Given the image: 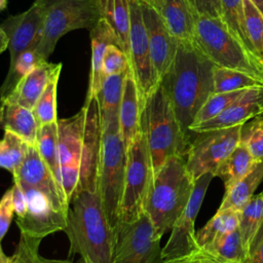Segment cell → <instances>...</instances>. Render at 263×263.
<instances>
[{
    "label": "cell",
    "instance_id": "74e56055",
    "mask_svg": "<svg viewBox=\"0 0 263 263\" xmlns=\"http://www.w3.org/2000/svg\"><path fill=\"white\" fill-rule=\"evenodd\" d=\"M243 12L248 37L261 60L263 54V12L251 0H243Z\"/></svg>",
    "mask_w": 263,
    "mask_h": 263
},
{
    "label": "cell",
    "instance_id": "5b68a950",
    "mask_svg": "<svg viewBox=\"0 0 263 263\" xmlns=\"http://www.w3.org/2000/svg\"><path fill=\"white\" fill-rule=\"evenodd\" d=\"M102 151L100 193L102 204L112 228L118 222L126 165V147L119 128V113L101 114Z\"/></svg>",
    "mask_w": 263,
    "mask_h": 263
},
{
    "label": "cell",
    "instance_id": "7dc6e473",
    "mask_svg": "<svg viewBox=\"0 0 263 263\" xmlns=\"http://www.w3.org/2000/svg\"><path fill=\"white\" fill-rule=\"evenodd\" d=\"M7 46H8V39L5 35V33L3 32V30L0 28V54L5 49H7Z\"/></svg>",
    "mask_w": 263,
    "mask_h": 263
},
{
    "label": "cell",
    "instance_id": "7c38bea8",
    "mask_svg": "<svg viewBox=\"0 0 263 263\" xmlns=\"http://www.w3.org/2000/svg\"><path fill=\"white\" fill-rule=\"evenodd\" d=\"M128 58L142 107L146 98L159 84V80L153 69L147 30L143 21L141 5L137 0H130Z\"/></svg>",
    "mask_w": 263,
    "mask_h": 263
},
{
    "label": "cell",
    "instance_id": "ab89813d",
    "mask_svg": "<svg viewBox=\"0 0 263 263\" xmlns=\"http://www.w3.org/2000/svg\"><path fill=\"white\" fill-rule=\"evenodd\" d=\"M41 238L21 233V238L13 258L18 263H71L69 260L47 259L39 254Z\"/></svg>",
    "mask_w": 263,
    "mask_h": 263
},
{
    "label": "cell",
    "instance_id": "484cf974",
    "mask_svg": "<svg viewBox=\"0 0 263 263\" xmlns=\"http://www.w3.org/2000/svg\"><path fill=\"white\" fill-rule=\"evenodd\" d=\"M258 161L254 159L246 145L238 142L233 151L219 165L215 172V177H219L224 182L225 191L229 190L241 178L248 175Z\"/></svg>",
    "mask_w": 263,
    "mask_h": 263
},
{
    "label": "cell",
    "instance_id": "f546056e",
    "mask_svg": "<svg viewBox=\"0 0 263 263\" xmlns=\"http://www.w3.org/2000/svg\"><path fill=\"white\" fill-rule=\"evenodd\" d=\"M200 249L222 263H243L247 255L238 227Z\"/></svg>",
    "mask_w": 263,
    "mask_h": 263
},
{
    "label": "cell",
    "instance_id": "6da1fadb",
    "mask_svg": "<svg viewBox=\"0 0 263 263\" xmlns=\"http://www.w3.org/2000/svg\"><path fill=\"white\" fill-rule=\"evenodd\" d=\"M215 67L194 41H179L176 55L159 82L189 146L193 140L190 126L201 106L214 93Z\"/></svg>",
    "mask_w": 263,
    "mask_h": 263
},
{
    "label": "cell",
    "instance_id": "f1b7e54d",
    "mask_svg": "<svg viewBox=\"0 0 263 263\" xmlns=\"http://www.w3.org/2000/svg\"><path fill=\"white\" fill-rule=\"evenodd\" d=\"M240 211H217L216 215L195 233L198 248H202L238 227Z\"/></svg>",
    "mask_w": 263,
    "mask_h": 263
},
{
    "label": "cell",
    "instance_id": "8fae6325",
    "mask_svg": "<svg viewBox=\"0 0 263 263\" xmlns=\"http://www.w3.org/2000/svg\"><path fill=\"white\" fill-rule=\"evenodd\" d=\"M86 110L83 106L75 115L58 119V147L62 182L68 203L74 196L80 172Z\"/></svg>",
    "mask_w": 263,
    "mask_h": 263
},
{
    "label": "cell",
    "instance_id": "44dd1931",
    "mask_svg": "<svg viewBox=\"0 0 263 263\" xmlns=\"http://www.w3.org/2000/svg\"><path fill=\"white\" fill-rule=\"evenodd\" d=\"M155 9L178 41H194L198 15L188 0H159Z\"/></svg>",
    "mask_w": 263,
    "mask_h": 263
},
{
    "label": "cell",
    "instance_id": "8d00e7d4",
    "mask_svg": "<svg viewBox=\"0 0 263 263\" xmlns=\"http://www.w3.org/2000/svg\"><path fill=\"white\" fill-rule=\"evenodd\" d=\"M60 75L53 77L36 102L33 113L39 126L57 122V88Z\"/></svg>",
    "mask_w": 263,
    "mask_h": 263
},
{
    "label": "cell",
    "instance_id": "d590c367",
    "mask_svg": "<svg viewBox=\"0 0 263 263\" xmlns=\"http://www.w3.org/2000/svg\"><path fill=\"white\" fill-rule=\"evenodd\" d=\"M249 89V88H248ZM247 89H239L234 91H226V92H214L209 97V99L201 106L199 111L197 112L194 122L190 126V128L194 125L208 121L212 118L217 117L223 111H225L232 103H234L240 96H242ZM191 132V130H190Z\"/></svg>",
    "mask_w": 263,
    "mask_h": 263
},
{
    "label": "cell",
    "instance_id": "4316f807",
    "mask_svg": "<svg viewBox=\"0 0 263 263\" xmlns=\"http://www.w3.org/2000/svg\"><path fill=\"white\" fill-rule=\"evenodd\" d=\"M263 180V161H258L253 170L225 191L218 211H240L253 197L255 190Z\"/></svg>",
    "mask_w": 263,
    "mask_h": 263
},
{
    "label": "cell",
    "instance_id": "c3c4849f",
    "mask_svg": "<svg viewBox=\"0 0 263 263\" xmlns=\"http://www.w3.org/2000/svg\"><path fill=\"white\" fill-rule=\"evenodd\" d=\"M13 259L12 257H8L4 254L2 248H1V243H0V263H12Z\"/></svg>",
    "mask_w": 263,
    "mask_h": 263
},
{
    "label": "cell",
    "instance_id": "f6af8a7d",
    "mask_svg": "<svg viewBox=\"0 0 263 263\" xmlns=\"http://www.w3.org/2000/svg\"><path fill=\"white\" fill-rule=\"evenodd\" d=\"M163 263H222V262L217 258H215L214 256H212L211 254L203 251L202 249L198 248L196 251H194L193 253L187 256L164 261Z\"/></svg>",
    "mask_w": 263,
    "mask_h": 263
},
{
    "label": "cell",
    "instance_id": "603a6c76",
    "mask_svg": "<svg viewBox=\"0 0 263 263\" xmlns=\"http://www.w3.org/2000/svg\"><path fill=\"white\" fill-rule=\"evenodd\" d=\"M141 109L138 87L129 66L123 81L119 107V128L126 149L141 129Z\"/></svg>",
    "mask_w": 263,
    "mask_h": 263
},
{
    "label": "cell",
    "instance_id": "4fadbf2b",
    "mask_svg": "<svg viewBox=\"0 0 263 263\" xmlns=\"http://www.w3.org/2000/svg\"><path fill=\"white\" fill-rule=\"evenodd\" d=\"M214 177V174L206 173L195 181L190 199L183 213L174 224L171 236L162 248L163 262L187 256L198 249L195 239L194 222L204 198L206 189Z\"/></svg>",
    "mask_w": 263,
    "mask_h": 263
},
{
    "label": "cell",
    "instance_id": "f35d334b",
    "mask_svg": "<svg viewBox=\"0 0 263 263\" xmlns=\"http://www.w3.org/2000/svg\"><path fill=\"white\" fill-rule=\"evenodd\" d=\"M239 142L247 146L256 161H263V117L258 116L241 124Z\"/></svg>",
    "mask_w": 263,
    "mask_h": 263
},
{
    "label": "cell",
    "instance_id": "83f0119b",
    "mask_svg": "<svg viewBox=\"0 0 263 263\" xmlns=\"http://www.w3.org/2000/svg\"><path fill=\"white\" fill-rule=\"evenodd\" d=\"M35 146L41 158L52 173L57 183L64 190L58 147V121L39 126Z\"/></svg>",
    "mask_w": 263,
    "mask_h": 263
},
{
    "label": "cell",
    "instance_id": "e0dca14e",
    "mask_svg": "<svg viewBox=\"0 0 263 263\" xmlns=\"http://www.w3.org/2000/svg\"><path fill=\"white\" fill-rule=\"evenodd\" d=\"M42 25V10L35 2H33L31 7L26 11L10 15L0 24V28L8 39L7 49L10 55L9 65L13 64L23 51L38 46Z\"/></svg>",
    "mask_w": 263,
    "mask_h": 263
},
{
    "label": "cell",
    "instance_id": "d6986e66",
    "mask_svg": "<svg viewBox=\"0 0 263 263\" xmlns=\"http://www.w3.org/2000/svg\"><path fill=\"white\" fill-rule=\"evenodd\" d=\"M263 115V86L247 89L234 103L217 117L194 125L191 133H201L205 130L231 127L240 125L249 119Z\"/></svg>",
    "mask_w": 263,
    "mask_h": 263
},
{
    "label": "cell",
    "instance_id": "7bdbcfd3",
    "mask_svg": "<svg viewBox=\"0 0 263 263\" xmlns=\"http://www.w3.org/2000/svg\"><path fill=\"white\" fill-rule=\"evenodd\" d=\"M198 16L221 18V0H188Z\"/></svg>",
    "mask_w": 263,
    "mask_h": 263
},
{
    "label": "cell",
    "instance_id": "9c48e42d",
    "mask_svg": "<svg viewBox=\"0 0 263 263\" xmlns=\"http://www.w3.org/2000/svg\"><path fill=\"white\" fill-rule=\"evenodd\" d=\"M160 239L149 216L118 222L113 228L112 263H163Z\"/></svg>",
    "mask_w": 263,
    "mask_h": 263
},
{
    "label": "cell",
    "instance_id": "5bb4252c",
    "mask_svg": "<svg viewBox=\"0 0 263 263\" xmlns=\"http://www.w3.org/2000/svg\"><path fill=\"white\" fill-rule=\"evenodd\" d=\"M83 106L85 107L86 115L79 180L75 194L82 190L96 191L100 189L102 124L99 103L97 98H93L85 101Z\"/></svg>",
    "mask_w": 263,
    "mask_h": 263
},
{
    "label": "cell",
    "instance_id": "1f68e13d",
    "mask_svg": "<svg viewBox=\"0 0 263 263\" xmlns=\"http://www.w3.org/2000/svg\"><path fill=\"white\" fill-rule=\"evenodd\" d=\"M43 62L46 61L37 52L36 48H29L23 51L13 64L9 65L8 73L0 86V99L6 97L23 77Z\"/></svg>",
    "mask_w": 263,
    "mask_h": 263
},
{
    "label": "cell",
    "instance_id": "ba28073f",
    "mask_svg": "<svg viewBox=\"0 0 263 263\" xmlns=\"http://www.w3.org/2000/svg\"><path fill=\"white\" fill-rule=\"evenodd\" d=\"M153 176L149 147L141 128L126 149V165L118 222H133L145 213Z\"/></svg>",
    "mask_w": 263,
    "mask_h": 263
},
{
    "label": "cell",
    "instance_id": "cb8c5ba5",
    "mask_svg": "<svg viewBox=\"0 0 263 263\" xmlns=\"http://www.w3.org/2000/svg\"><path fill=\"white\" fill-rule=\"evenodd\" d=\"M0 128L16 135L28 145H36L39 125L30 109L0 101Z\"/></svg>",
    "mask_w": 263,
    "mask_h": 263
},
{
    "label": "cell",
    "instance_id": "e575fe53",
    "mask_svg": "<svg viewBox=\"0 0 263 263\" xmlns=\"http://www.w3.org/2000/svg\"><path fill=\"white\" fill-rule=\"evenodd\" d=\"M27 146L20 137L5 130L0 140V167L13 175L25 158Z\"/></svg>",
    "mask_w": 263,
    "mask_h": 263
},
{
    "label": "cell",
    "instance_id": "ee69618b",
    "mask_svg": "<svg viewBox=\"0 0 263 263\" xmlns=\"http://www.w3.org/2000/svg\"><path fill=\"white\" fill-rule=\"evenodd\" d=\"M243 263H263V223L247 249Z\"/></svg>",
    "mask_w": 263,
    "mask_h": 263
},
{
    "label": "cell",
    "instance_id": "f907efd6",
    "mask_svg": "<svg viewBox=\"0 0 263 263\" xmlns=\"http://www.w3.org/2000/svg\"><path fill=\"white\" fill-rule=\"evenodd\" d=\"M263 12V0H251Z\"/></svg>",
    "mask_w": 263,
    "mask_h": 263
},
{
    "label": "cell",
    "instance_id": "4dcf8cb0",
    "mask_svg": "<svg viewBox=\"0 0 263 263\" xmlns=\"http://www.w3.org/2000/svg\"><path fill=\"white\" fill-rule=\"evenodd\" d=\"M221 20L225 27L227 28V30L243 46H246L250 51L257 55L255 48L250 42V39L247 34L243 12V0H221Z\"/></svg>",
    "mask_w": 263,
    "mask_h": 263
},
{
    "label": "cell",
    "instance_id": "ffe728a7",
    "mask_svg": "<svg viewBox=\"0 0 263 263\" xmlns=\"http://www.w3.org/2000/svg\"><path fill=\"white\" fill-rule=\"evenodd\" d=\"M61 70V63L53 64L48 61L41 63L23 77L13 89L6 97L0 99V101H7L33 110L49 81L57 75H60Z\"/></svg>",
    "mask_w": 263,
    "mask_h": 263
},
{
    "label": "cell",
    "instance_id": "d4e9b609",
    "mask_svg": "<svg viewBox=\"0 0 263 263\" xmlns=\"http://www.w3.org/2000/svg\"><path fill=\"white\" fill-rule=\"evenodd\" d=\"M98 4L101 17L111 27L120 47L128 55L130 0H98Z\"/></svg>",
    "mask_w": 263,
    "mask_h": 263
},
{
    "label": "cell",
    "instance_id": "7402d4cb",
    "mask_svg": "<svg viewBox=\"0 0 263 263\" xmlns=\"http://www.w3.org/2000/svg\"><path fill=\"white\" fill-rule=\"evenodd\" d=\"M89 36L91 44V60L85 101L96 98L104 82L102 68L107 46L110 44H117L120 46L113 30L103 18H101L97 26L89 31Z\"/></svg>",
    "mask_w": 263,
    "mask_h": 263
},
{
    "label": "cell",
    "instance_id": "8992f818",
    "mask_svg": "<svg viewBox=\"0 0 263 263\" xmlns=\"http://www.w3.org/2000/svg\"><path fill=\"white\" fill-rule=\"evenodd\" d=\"M194 42L215 66L245 72L263 82L261 60L232 36L221 18L198 16Z\"/></svg>",
    "mask_w": 263,
    "mask_h": 263
},
{
    "label": "cell",
    "instance_id": "9a60e30c",
    "mask_svg": "<svg viewBox=\"0 0 263 263\" xmlns=\"http://www.w3.org/2000/svg\"><path fill=\"white\" fill-rule=\"evenodd\" d=\"M17 183L23 188L27 201L26 214L15 218L21 233L42 239L57 231H64L67 225V214L57 210L41 192Z\"/></svg>",
    "mask_w": 263,
    "mask_h": 263
},
{
    "label": "cell",
    "instance_id": "681fc988",
    "mask_svg": "<svg viewBox=\"0 0 263 263\" xmlns=\"http://www.w3.org/2000/svg\"><path fill=\"white\" fill-rule=\"evenodd\" d=\"M137 1L139 3H141V4H146V5H149V6L153 7V8H156L159 0H137Z\"/></svg>",
    "mask_w": 263,
    "mask_h": 263
},
{
    "label": "cell",
    "instance_id": "f5cc1de1",
    "mask_svg": "<svg viewBox=\"0 0 263 263\" xmlns=\"http://www.w3.org/2000/svg\"><path fill=\"white\" fill-rule=\"evenodd\" d=\"M76 263H90L88 260H86V259H84V258H81L80 257V259L76 262Z\"/></svg>",
    "mask_w": 263,
    "mask_h": 263
},
{
    "label": "cell",
    "instance_id": "bcb514c9",
    "mask_svg": "<svg viewBox=\"0 0 263 263\" xmlns=\"http://www.w3.org/2000/svg\"><path fill=\"white\" fill-rule=\"evenodd\" d=\"M11 190H12V201L14 206V214L16 215V218H21L26 214V211H27L26 195L23 188L16 181H13Z\"/></svg>",
    "mask_w": 263,
    "mask_h": 263
},
{
    "label": "cell",
    "instance_id": "816d5d0a",
    "mask_svg": "<svg viewBox=\"0 0 263 263\" xmlns=\"http://www.w3.org/2000/svg\"><path fill=\"white\" fill-rule=\"evenodd\" d=\"M7 6V0H0V12L3 11Z\"/></svg>",
    "mask_w": 263,
    "mask_h": 263
},
{
    "label": "cell",
    "instance_id": "30bf717a",
    "mask_svg": "<svg viewBox=\"0 0 263 263\" xmlns=\"http://www.w3.org/2000/svg\"><path fill=\"white\" fill-rule=\"evenodd\" d=\"M240 127L241 124L196 133L185 158L187 170L194 181L206 173L215 176L219 165L238 144Z\"/></svg>",
    "mask_w": 263,
    "mask_h": 263
},
{
    "label": "cell",
    "instance_id": "ac0fdd59",
    "mask_svg": "<svg viewBox=\"0 0 263 263\" xmlns=\"http://www.w3.org/2000/svg\"><path fill=\"white\" fill-rule=\"evenodd\" d=\"M140 5L147 30L153 69L160 82L176 55L179 41L171 34L155 8L146 4L140 3Z\"/></svg>",
    "mask_w": 263,
    "mask_h": 263
},
{
    "label": "cell",
    "instance_id": "d6a6232c",
    "mask_svg": "<svg viewBox=\"0 0 263 263\" xmlns=\"http://www.w3.org/2000/svg\"><path fill=\"white\" fill-rule=\"evenodd\" d=\"M263 223V191L248 201L240 210L238 230L246 250Z\"/></svg>",
    "mask_w": 263,
    "mask_h": 263
},
{
    "label": "cell",
    "instance_id": "3957f363",
    "mask_svg": "<svg viewBox=\"0 0 263 263\" xmlns=\"http://www.w3.org/2000/svg\"><path fill=\"white\" fill-rule=\"evenodd\" d=\"M195 181L182 156H172L154 173L145 204L156 235L161 238L172 230L186 208L193 192Z\"/></svg>",
    "mask_w": 263,
    "mask_h": 263
},
{
    "label": "cell",
    "instance_id": "11a10c76",
    "mask_svg": "<svg viewBox=\"0 0 263 263\" xmlns=\"http://www.w3.org/2000/svg\"><path fill=\"white\" fill-rule=\"evenodd\" d=\"M261 62H262V64H263V54H262V57H261Z\"/></svg>",
    "mask_w": 263,
    "mask_h": 263
},
{
    "label": "cell",
    "instance_id": "52a82bcc",
    "mask_svg": "<svg viewBox=\"0 0 263 263\" xmlns=\"http://www.w3.org/2000/svg\"><path fill=\"white\" fill-rule=\"evenodd\" d=\"M42 10L43 25L37 52L47 61L61 37L67 33L93 29L101 17L98 0H35Z\"/></svg>",
    "mask_w": 263,
    "mask_h": 263
},
{
    "label": "cell",
    "instance_id": "60d3db41",
    "mask_svg": "<svg viewBox=\"0 0 263 263\" xmlns=\"http://www.w3.org/2000/svg\"><path fill=\"white\" fill-rule=\"evenodd\" d=\"M129 59L126 52L117 44L107 46L103 60V78L118 75L129 68Z\"/></svg>",
    "mask_w": 263,
    "mask_h": 263
},
{
    "label": "cell",
    "instance_id": "db71d44e",
    "mask_svg": "<svg viewBox=\"0 0 263 263\" xmlns=\"http://www.w3.org/2000/svg\"><path fill=\"white\" fill-rule=\"evenodd\" d=\"M12 259H13V261H12V263H18L14 258H13V256H12Z\"/></svg>",
    "mask_w": 263,
    "mask_h": 263
},
{
    "label": "cell",
    "instance_id": "2e32d148",
    "mask_svg": "<svg viewBox=\"0 0 263 263\" xmlns=\"http://www.w3.org/2000/svg\"><path fill=\"white\" fill-rule=\"evenodd\" d=\"M12 177L14 181L41 192L57 210L67 214L69 203L66 194L57 183L35 145L27 146L25 158Z\"/></svg>",
    "mask_w": 263,
    "mask_h": 263
},
{
    "label": "cell",
    "instance_id": "7a4b0ae2",
    "mask_svg": "<svg viewBox=\"0 0 263 263\" xmlns=\"http://www.w3.org/2000/svg\"><path fill=\"white\" fill-rule=\"evenodd\" d=\"M64 231L71 254H79L90 263H112L113 228L105 214L100 189L79 191L70 199Z\"/></svg>",
    "mask_w": 263,
    "mask_h": 263
},
{
    "label": "cell",
    "instance_id": "b9f144b4",
    "mask_svg": "<svg viewBox=\"0 0 263 263\" xmlns=\"http://www.w3.org/2000/svg\"><path fill=\"white\" fill-rule=\"evenodd\" d=\"M14 214L12 190L8 189L0 199V242L6 234Z\"/></svg>",
    "mask_w": 263,
    "mask_h": 263
},
{
    "label": "cell",
    "instance_id": "836d02e7",
    "mask_svg": "<svg viewBox=\"0 0 263 263\" xmlns=\"http://www.w3.org/2000/svg\"><path fill=\"white\" fill-rule=\"evenodd\" d=\"M257 86H263V82L256 77L241 71L218 66L215 67L214 92L234 91Z\"/></svg>",
    "mask_w": 263,
    "mask_h": 263
},
{
    "label": "cell",
    "instance_id": "277c9868",
    "mask_svg": "<svg viewBox=\"0 0 263 263\" xmlns=\"http://www.w3.org/2000/svg\"><path fill=\"white\" fill-rule=\"evenodd\" d=\"M140 124L146 136L154 173L172 156L186 157L189 143L160 83L144 101Z\"/></svg>",
    "mask_w": 263,
    "mask_h": 263
}]
</instances>
